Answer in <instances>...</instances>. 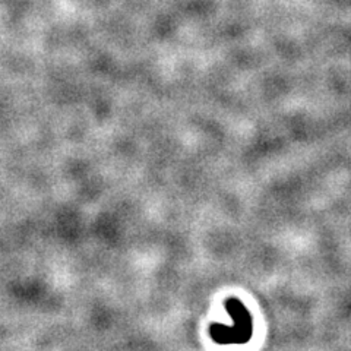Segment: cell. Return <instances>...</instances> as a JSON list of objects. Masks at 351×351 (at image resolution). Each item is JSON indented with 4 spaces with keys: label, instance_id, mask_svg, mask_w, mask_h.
Masks as SVG:
<instances>
[{
    "label": "cell",
    "instance_id": "1",
    "mask_svg": "<svg viewBox=\"0 0 351 351\" xmlns=\"http://www.w3.org/2000/svg\"><path fill=\"white\" fill-rule=\"evenodd\" d=\"M228 313L232 315L234 325L221 326L213 325L210 335L218 344H243L247 343L252 335V319L246 307L237 299H230L226 303Z\"/></svg>",
    "mask_w": 351,
    "mask_h": 351
}]
</instances>
